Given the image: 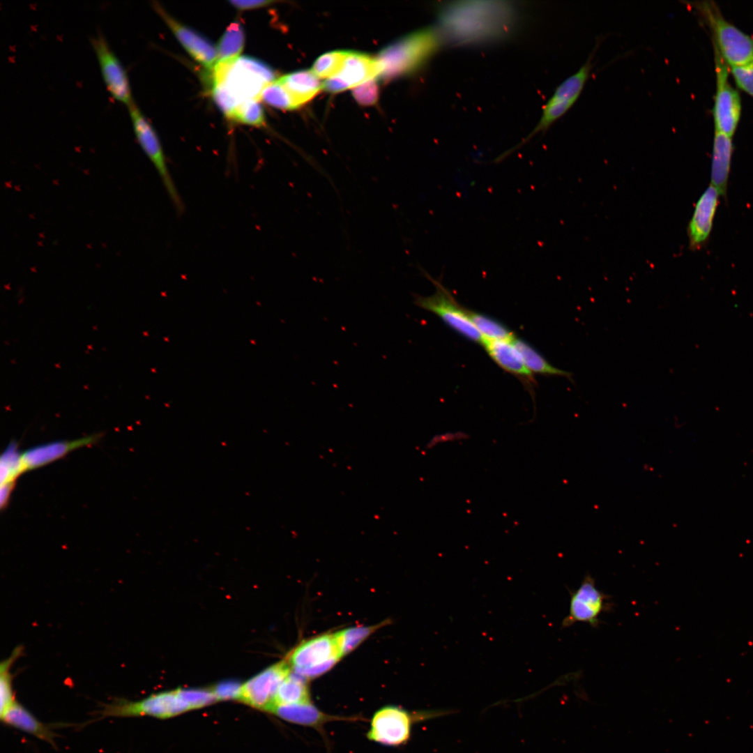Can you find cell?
Wrapping results in <instances>:
<instances>
[{
	"mask_svg": "<svg viewBox=\"0 0 753 753\" xmlns=\"http://www.w3.org/2000/svg\"><path fill=\"white\" fill-rule=\"evenodd\" d=\"M439 27L444 40L475 45L506 37L514 26L515 11L502 1H452L440 6Z\"/></svg>",
	"mask_w": 753,
	"mask_h": 753,
	"instance_id": "obj_1",
	"label": "cell"
},
{
	"mask_svg": "<svg viewBox=\"0 0 753 753\" xmlns=\"http://www.w3.org/2000/svg\"><path fill=\"white\" fill-rule=\"evenodd\" d=\"M443 43L437 28H425L406 36L379 52L376 58L380 67L379 77L390 79L416 71Z\"/></svg>",
	"mask_w": 753,
	"mask_h": 753,
	"instance_id": "obj_2",
	"label": "cell"
},
{
	"mask_svg": "<svg viewBox=\"0 0 753 753\" xmlns=\"http://www.w3.org/2000/svg\"><path fill=\"white\" fill-rule=\"evenodd\" d=\"M211 72L212 84L221 85L238 106L260 100L264 88L275 80L271 67L251 56H240L232 63H216Z\"/></svg>",
	"mask_w": 753,
	"mask_h": 753,
	"instance_id": "obj_3",
	"label": "cell"
},
{
	"mask_svg": "<svg viewBox=\"0 0 753 753\" xmlns=\"http://www.w3.org/2000/svg\"><path fill=\"white\" fill-rule=\"evenodd\" d=\"M711 31L714 47L729 67L753 61V38L722 15L711 1L690 3Z\"/></svg>",
	"mask_w": 753,
	"mask_h": 753,
	"instance_id": "obj_4",
	"label": "cell"
},
{
	"mask_svg": "<svg viewBox=\"0 0 753 753\" xmlns=\"http://www.w3.org/2000/svg\"><path fill=\"white\" fill-rule=\"evenodd\" d=\"M446 713L441 710L413 713L396 706H384L373 715L367 736L383 745L400 746L409 740L414 722Z\"/></svg>",
	"mask_w": 753,
	"mask_h": 753,
	"instance_id": "obj_5",
	"label": "cell"
},
{
	"mask_svg": "<svg viewBox=\"0 0 753 753\" xmlns=\"http://www.w3.org/2000/svg\"><path fill=\"white\" fill-rule=\"evenodd\" d=\"M425 275L432 282L435 291L430 296H414L419 307L440 317L450 328L466 338L482 344L484 338L471 321L468 310L460 305L443 284L427 272Z\"/></svg>",
	"mask_w": 753,
	"mask_h": 753,
	"instance_id": "obj_6",
	"label": "cell"
},
{
	"mask_svg": "<svg viewBox=\"0 0 753 753\" xmlns=\"http://www.w3.org/2000/svg\"><path fill=\"white\" fill-rule=\"evenodd\" d=\"M342 657L337 635L334 633L301 643L292 651L289 660L295 673L310 679L328 671Z\"/></svg>",
	"mask_w": 753,
	"mask_h": 753,
	"instance_id": "obj_7",
	"label": "cell"
},
{
	"mask_svg": "<svg viewBox=\"0 0 753 753\" xmlns=\"http://www.w3.org/2000/svg\"><path fill=\"white\" fill-rule=\"evenodd\" d=\"M127 107L137 140L155 168L175 210L178 214L182 213L184 204L169 170L156 132L135 102Z\"/></svg>",
	"mask_w": 753,
	"mask_h": 753,
	"instance_id": "obj_8",
	"label": "cell"
},
{
	"mask_svg": "<svg viewBox=\"0 0 753 753\" xmlns=\"http://www.w3.org/2000/svg\"><path fill=\"white\" fill-rule=\"evenodd\" d=\"M596 48L586 61L574 74L561 83L542 108L540 119L533 131L522 142L524 144L539 132L546 130L553 123L563 116L577 101L587 82L593 68V55Z\"/></svg>",
	"mask_w": 753,
	"mask_h": 753,
	"instance_id": "obj_9",
	"label": "cell"
},
{
	"mask_svg": "<svg viewBox=\"0 0 753 753\" xmlns=\"http://www.w3.org/2000/svg\"><path fill=\"white\" fill-rule=\"evenodd\" d=\"M716 91L713 114L715 132L729 137L734 135L741 115L740 94L729 82V68L714 47Z\"/></svg>",
	"mask_w": 753,
	"mask_h": 753,
	"instance_id": "obj_10",
	"label": "cell"
},
{
	"mask_svg": "<svg viewBox=\"0 0 753 753\" xmlns=\"http://www.w3.org/2000/svg\"><path fill=\"white\" fill-rule=\"evenodd\" d=\"M190 710L176 690L152 694L139 701L120 700L106 704L100 711L104 717L151 716L166 719Z\"/></svg>",
	"mask_w": 753,
	"mask_h": 753,
	"instance_id": "obj_11",
	"label": "cell"
},
{
	"mask_svg": "<svg viewBox=\"0 0 753 753\" xmlns=\"http://www.w3.org/2000/svg\"><path fill=\"white\" fill-rule=\"evenodd\" d=\"M569 613L562 622L563 628H569L577 623H586L598 628L602 621L600 615L613 609L611 597L598 588L594 578L589 574L584 576L577 588L570 591Z\"/></svg>",
	"mask_w": 753,
	"mask_h": 753,
	"instance_id": "obj_12",
	"label": "cell"
},
{
	"mask_svg": "<svg viewBox=\"0 0 753 753\" xmlns=\"http://www.w3.org/2000/svg\"><path fill=\"white\" fill-rule=\"evenodd\" d=\"M100 73L111 96L128 106L133 101L128 77L121 61L100 31L90 38Z\"/></svg>",
	"mask_w": 753,
	"mask_h": 753,
	"instance_id": "obj_13",
	"label": "cell"
},
{
	"mask_svg": "<svg viewBox=\"0 0 753 753\" xmlns=\"http://www.w3.org/2000/svg\"><path fill=\"white\" fill-rule=\"evenodd\" d=\"M287 661L279 662L264 669L242 685L238 700L254 708L270 712L282 682L291 672Z\"/></svg>",
	"mask_w": 753,
	"mask_h": 753,
	"instance_id": "obj_14",
	"label": "cell"
},
{
	"mask_svg": "<svg viewBox=\"0 0 753 753\" xmlns=\"http://www.w3.org/2000/svg\"><path fill=\"white\" fill-rule=\"evenodd\" d=\"M152 6L188 54L203 67L212 71L217 62V48L202 35L176 20L157 1H152Z\"/></svg>",
	"mask_w": 753,
	"mask_h": 753,
	"instance_id": "obj_15",
	"label": "cell"
},
{
	"mask_svg": "<svg viewBox=\"0 0 753 753\" xmlns=\"http://www.w3.org/2000/svg\"><path fill=\"white\" fill-rule=\"evenodd\" d=\"M380 75L376 59L367 54L351 52L341 71L323 83V89L330 93H338L353 89Z\"/></svg>",
	"mask_w": 753,
	"mask_h": 753,
	"instance_id": "obj_16",
	"label": "cell"
},
{
	"mask_svg": "<svg viewBox=\"0 0 753 753\" xmlns=\"http://www.w3.org/2000/svg\"><path fill=\"white\" fill-rule=\"evenodd\" d=\"M720 194L710 185L697 201L687 227L689 246L697 250L708 241L719 204Z\"/></svg>",
	"mask_w": 753,
	"mask_h": 753,
	"instance_id": "obj_17",
	"label": "cell"
},
{
	"mask_svg": "<svg viewBox=\"0 0 753 753\" xmlns=\"http://www.w3.org/2000/svg\"><path fill=\"white\" fill-rule=\"evenodd\" d=\"M100 436V434H93L75 440L56 441L32 447L22 454L24 472L47 465L75 449L91 445Z\"/></svg>",
	"mask_w": 753,
	"mask_h": 753,
	"instance_id": "obj_18",
	"label": "cell"
},
{
	"mask_svg": "<svg viewBox=\"0 0 753 753\" xmlns=\"http://www.w3.org/2000/svg\"><path fill=\"white\" fill-rule=\"evenodd\" d=\"M280 718L301 726L313 728L324 735V727L334 721H356L358 717H342L325 713L311 701L303 703L278 705L271 712Z\"/></svg>",
	"mask_w": 753,
	"mask_h": 753,
	"instance_id": "obj_19",
	"label": "cell"
},
{
	"mask_svg": "<svg viewBox=\"0 0 753 753\" xmlns=\"http://www.w3.org/2000/svg\"><path fill=\"white\" fill-rule=\"evenodd\" d=\"M733 146L731 137L715 132L711 163V185L724 197L727 196Z\"/></svg>",
	"mask_w": 753,
	"mask_h": 753,
	"instance_id": "obj_20",
	"label": "cell"
},
{
	"mask_svg": "<svg viewBox=\"0 0 753 753\" xmlns=\"http://www.w3.org/2000/svg\"><path fill=\"white\" fill-rule=\"evenodd\" d=\"M1 720L10 727L32 735L56 747V734L17 701L3 714Z\"/></svg>",
	"mask_w": 753,
	"mask_h": 753,
	"instance_id": "obj_21",
	"label": "cell"
},
{
	"mask_svg": "<svg viewBox=\"0 0 753 753\" xmlns=\"http://www.w3.org/2000/svg\"><path fill=\"white\" fill-rule=\"evenodd\" d=\"M482 345L501 368L526 381H534L533 373L526 368L512 342L484 340Z\"/></svg>",
	"mask_w": 753,
	"mask_h": 753,
	"instance_id": "obj_22",
	"label": "cell"
},
{
	"mask_svg": "<svg viewBox=\"0 0 753 753\" xmlns=\"http://www.w3.org/2000/svg\"><path fill=\"white\" fill-rule=\"evenodd\" d=\"M277 81L289 93L297 108L312 99L323 89V83L312 70L289 73Z\"/></svg>",
	"mask_w": 753,
	"mask_h": 753,
	"instance_id": "obj_23",
	"label": "cell"
},
{
	"mask_svg": "<svg viewBox=\"0 0 753 753\" xmlns=\"http://www.w3.org/2000/svg\"><path fill=\"white\" fill-rule=\"evenodd\" d=\"M512 343L526 368L533 374L564 376L572 379V374L552 365L541 354L526 342L515 337Z\"/></svg>",
	"mask_w": 753,
	"mask_h": 753,
	"instance_id": "obj_24",
	"label": "cell"
},
{
	"mask_svg": "<svg viewBox=\"0 0 753 753\" xmlns=\"http://www.w3.org/2000/svg\"><path fill=\"white\" fill-rule=\"evenodd\" d=\"M310 701H311L310 694L307 679L295 672H291L279 686L271 710L278 705L303 703Z\"/></svg>",
	"mask_w": 753,
	"mask_h": 753,
	"instance_id": "obj_25",
	"label": "cell"
},
{
	"mask_svg": "<svg viewBox=\"0 0 753 753\" xmlns=\"http://www.w3.org/2000/svg\"><path fill=\"white\" fill-rule=\"evenodd\" d=\"M245 43L243 27L239 22H231L220 39L216 63H231L240 56Z\"/></svg>",
	"mask_w": 753,
	"mask_h": 753,
	"instance_id": "obj_26",
	"label": "cell"
},
{
	"mask_svg": "<svg viewBox=\"0 0 753 753\" xmlns=\"http://www.w3.org/2000/svg\"><path fill=\"white\" fill-rule=\"evenodd\" d=\"M470 319L484 340L511 342L515 336L502 324L486 315L468 310Z\"/></svg>",
	"mask_w": 753,
	"mask_h": 753,
	"instance_id": "obj_27",
	"label": "cell"
},
{
	"mask_svg": "<svg viewBox=\"0 0 753 753\" xmlns=\"http://www.w3.org/2000/svg\"><path fill=\"white\" fill-rule=\"evenodd\" d=\"M22 454L15 442H11L0 458L1 485L15 483L17 477L24 473Z\"/></svg>",
	"mask_w": 753,
	"mask_h": 753,
	"instance_id": "obj_28",
	"label": "cell"
},
{
	"mask_svg": "<svg viewBox=\"0 0 753 753\" xmlns=\"http://www.w3.org/2000/svg\"><path fill=\"white\" fill-rule=\"evenodd\" d=\"M349 53L341 50L327 52L315 61L312 71L319 78H331L341 71Z\"/></svg>",
	"mask_w": 753,
	"mask_h": 753,
	"instance_id": "obj_29",
	"label": "cell"
},
{
	"mask_svg": "<svg viewBox=\"0 0 753 753\" xmlns=\"http://www.w3.org/2000/svg\"><path fill=\"white\" fill-rule=\"evenodd\" d=\"M260 99L270 106L281 109L291 110L297 108L289 93L277 79L264 88Z\"/></svg>",
	"mask_w": 753,
	"mask_h": 753,
	"instance_id": "obj_30",
	"label": "cell"
},
{
	"mask_svg": "<svg viewBox=\"0 0 753 753\" xmlns=\"http://www.w3.org/2000/svg\"><path fill=\"white\" fill-rule=\"evenodd\" d=\"M19 651L17 649L7 660L1 663L0 666V692L1 706L0 715L7 710L15 701L16 699L12 688V678L10 668L13 660L17 657Z\"/></svg>",
	"mask_w": 753,
	"mask_h": 753,
	"instance_id": "obj_31",
	"label": "cell"
},
{
	"mask_svg": "<svg viewBox=\"0 0 753 753\" xmlns=\"http://www.w3.org/2000/svg\"><path fill=\"white\" fill-rule=\"evenodd\" d=\"M231 119L258 127L266 123L263 107L257 100H250L241 103L235 109Z\"/></svg>",
	"mask_w": 753,
	"mask_h": 753,
	"instance_id": "obj_32",
	"label": "cell"
},
{
	"mask_svg": "<svg viewBox=\"0 0 753 753\" xmlns=\"http://www.w3.org/2000/svg\"><path fill=\"white\" fill-rule=\"evenodd\" d=\"M379 627H354L336 632L342 656L353 650Z\"/></svg>",
	"mask_w": 753,
	"mask_h": 753,
	"instance_id": "obj_33",
	"label": "cell"
},
{
	"mask_svg": "<svg viewBox=\"0 0 753 753\" xmlns=\"http://www.w3.org/2000/svg\"><path fill=\"white\" fill-rule=\"evenodd\" d=\"M176 692L190 710L203 708L217 701L211 690L179 689Z\"/></svg>",
	"mask_w": 753,
	"mask_h": 753,
	"instance_id": "obj_34",
	"label": "cell"
},
{
	"mask_svg": "<svg viewBox=\"0 0 753 753\" xmlns=\"http://www.w3.org/2000/svg\"><path fill=\"white\" fill-rule=\"evenodd\" d=\"M730 73L738 88L753 97V61L730 67Z\"/></svg>",
	"mask_w": 753,
	"mask_h": 753,
	"instance_id": "obj_35",
	"label": "cell"
},
{
	"mask_svg": "<svg viewBox=\"0 0 753 753\" xmlns=\"http://www.w3.org/2000/svg\"><path fill=\"white\" fill-rule=\"evenodd\" d=\"M379 91V86L373 79L353 88L352 95L360 105L370 106L377 101Z\"/></svg>",
	"mask_w": 753,
	"mask_h": 753,
	"instance_id": "obj_36",
	"label": "cell"
},
{
	"mask_svg": "<svg viewBox=\"0 0 753 753\" xmlns=\"http://www.w3.org/2000/svg\"><path fill=\"white\" fill-rule=\"evenodd\" d=\"M241 686L239 683L229 680L222 682L211 689L217 701L234 699L238 700Z\"/></svg>",
	"mask_w": 753,
	"mask_h": 753,
	"instance_id": "obj_37",
	"label": "cell"
},
{
	"mask_svg": "<svg viewBox=\"0 0 753 753\" xmlns=\"http://www.w3.org/2000/svg\"><path fill=\"white\" fill-rule=\"evenodd\" d=\"M273 1L266 0H232L229 3L239 10H250L266 6Z\"/></svg>",
	"mask_w": 753,
	"mask_h": 753,
	"instance_id": "obj_38",
	"label": "cell"
},
{
	"mask_svg": "<svg viewBox=\"0 0 753 753\" xmlns=\"http://www.w3.org/2000/svg\"><path fill=\"white\" fill-rule=\"evenodd\" d=\"M15 483L1 485L0 489V505L1 508L6 507Z\"/></svg>",
	"mask_w": 753,
	"mask_h": 753,
	"instance_id": "obj_39",
	"label": "cell"
}]
</instances>
